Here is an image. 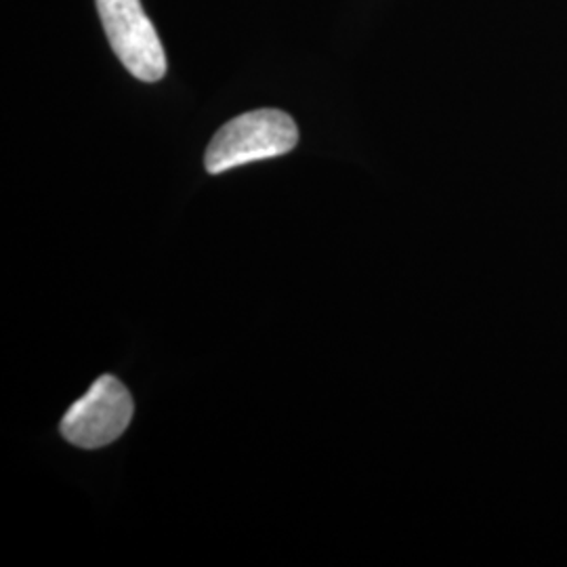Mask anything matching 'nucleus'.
<instances>
[{
  "label": "nucleus",
  "instance_id": "f257e3e1",
  "mask_svg": "<svg viewBox=\"0 0 567 567\" xmlns=\"http://www.w3.org/2000/svg\"><path fill=\"white\" fill-rule=\"evenodd\" d=\"M299 143V128L282 110H255L224 124L210 140L204 166L219 175L243 164L288 154Z\"/></svg>",
  "mask_w": 567,
  "mask_h": 567
},
{
  "label": "nucleus",
  "instance_id": "f03ea898",
  "mask_svg": "<svg viewBox=\"0 0 567 567\" xmlns=\"http://www.w3.org/2000/svg\"><path fill=\"white\" fill-rule=\"evenodd\" d=\"M105 37L122 65L143 82H158L166 74L163 42L147 20L140 0H97Z\"/></svg>",
  "mask_w": 567,
  "mask_h": 567
},
{
  "label": "nucleus",
  "instance_id": "7ed1b4c3",
  "mask_svg": "<svg viewBox=\"0 0 567 567\" xmlns=\"http://www.w3.org/2000/svg\"><path fill=\"white\" fill-rule=\"evenodd\" d=\"M133 398L112 374H103L61 421L63 437L74 446L95 450L116 442L133 419Z\"/></svg>",
  "mask_w": 567,
  "mask_h": 567
}]
</instances>
